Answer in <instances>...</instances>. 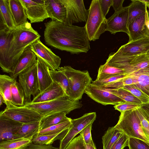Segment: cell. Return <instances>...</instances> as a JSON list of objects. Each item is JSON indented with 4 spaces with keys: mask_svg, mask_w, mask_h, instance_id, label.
Masks as SVG:
<instances>
[{
    "mask_svg": "<svg viewBox=\"0 0 149 149\" xmlns=\"http://www.w3.org/2000/svg\"><path fill=\"white\" fill-rule=\"evenodd\" d=\"M44 24V38L47 45L72 54L87 53L90 49L85 26H68L51 20Z\"/></svg>",
    "mask_w": 149,
    "mask_h": 149,
    "instance_id": "cell-1",
    "label": "cell"
},
{
    "mask_svg": "<svg viewBox=\"0 0 149 149\" xmlns=\"http://www.w3.org/2000/svg\"><path fill=\"white\" fill-rule=\"evenodd\" d=\"M41 36L27 21L14 30L10 45L7 70L11 73L22 54L25 49Z\"/></svg>",
    "mask_w": 149,
    "mask_h": 149,
    "instance_id": "cell-2",
    "label": "cell"
},
{
    "mask_svg": "<svg viewBox=\"0 0 149 149\" xmlns=\"http://www.w3.org/2000/svg\"><path fill=\"white\" fill-rule=\"evenodd\" d=\"M45 5L52 21L72 26L79 19L80 9L74 0H45Z\"/></svg>",
    "mask_w": 149,
    "mask_h": 149,
    "instance_id": "cell-3",
    "label": "cell"
},
{
    "mask_svg": "<svg viewBox=\"0 0 149 149\" xmlns=\"http://www.w3.org/2000/svg\"><path fill=\"white\" fill-rule=\"evenodd\" d=\"M82 106L79 100H72L65 95L49 101L27 103L23 106L30 108L45 117L61 112H65L68 114L74 110L81 108Z\"/></svg>",
    "mask_w": 149,
    "mask_h": 149,
    "instance_id": "cell-4",
    "label": "cell"
},
{
    "mask_svg": "<svg viewBox=\"0 0 149 149\" xmlns=\"http://www.w3.org/2000/svg\"><path fill=\"white\" fill-rule=\"evenodd\" d=\"M59 68L64 72L69 81V97L73 100L81 99L86 89L93 81L88 71L77 70L70 66Z\"/></svg>",
    "mask_w": 149,
    "mask_h": 149,
    "instance_id": "cell-5",
    "label": "cell"
},
{
    "mask_svg": "<svg viewBox=\"0 0 149 149\" xmlns=\"http://www.w3.org/2000/svg\"><path fill=\"white\" fill-rule=\"evenodd\" d=\"M114 127L129 137L138 139L149 145V139L143 130L136 109L120 113L118 121Z\"/></svg>",
    "mask_w": 149,
    "mask_h": 149,
    "instance_id": "cell-6",
    "label": "cell"
},
{
    "mask_svg": "<svg viewBox=\"0 0 149 149\" xmlns=\"http://www.w3.org/2000/svg\"><path fill=\"white\" fill-rule=\"evenodd\" d=\"M88 11L85 26L89 40L95 41L106 31L107 19L101 10L99 0H92Z\"/></svg>",
    "mask_w": 149,
    "mask_h": 149,
    "instance_id": "cell-7",
    "label": "cell"
},
{
    "mask_svg": "<svg viewBox=\"0 0 149 149\" xmlns=\"http://www.w3.org/2000/svg\"><path fill=\"white\" fill-rule=\"evenodd\" d=\"M18 78L19 82L25 95L24 104L30 103L32 101L31 96L33 98L40 92L37 61L29 69L19 75Z\"/></svg>",
    "mask_w": 149,
    "mask_h": 149,
    "instance_id": "cell-8",
    "label": "cell"
},
{
    "mask_svg": "<svg viewBox=\"0 0 149 149\" xmlns=\"http://www.w3.org/2000/svg\"><path fill=\"white\" fill-rule=\"evenodd\" d=\"M95 112L87 113L79 118L72 119V125L68 132L60 141L59 149H65L69 143L85 127L93 123L96 118Z\"/></svg>",
    "mask_w": 149,
    "mask_h": 149,
    "instance_id": "cell-9",
    "label": "cell"
},
{
    "mask_svg": "<svg viewBox=\"0 0 149 149\" xmlns=\"http://www.w3.org/2000/svg\"><path fill=\"white\" fill-rule=\"evenodd\" d=\"M0 113L22 124L40 121L44 117L36 111L23 106H14L6 108L1 111Z\"/></svg>",
    "mask_w": 149,
    "mask_h": 149,
    "instance_id": "cell-10",
    "label": "cell"
},
{
    "mask_svg": "<svg viewBox=\"0 0 149 149\" xmlns=\"http://www.w3.org/2000/svg\"><path fill=\"white\" fill-rule=\"evenodd\" d=\"M85 93L93 100L104 105H116L126 102L106 88L92 83L87 87Z\"/></svg>",
    "mask_w": 149,
    "mask_h": 149,
    "instance_id": "cell-11",
    "label": "cell"
},
{
    "mask_svg": "<svg viewBox=\"0 0 149 149\" xmlns=\"http://www.w3.org/2000/svg\"><path fill=\"white\" fill-rule=\"evenodd\" d=\"M31 23L43 22L49 18L45 5V0H20Z\"/></svg>",
    "mask_w": 149,
    "mask_h": 149,
    "instance_id": "cell-12",
    "label": "cell"
},
{
    "mask_svg": "<svg viewBox=\"0 0 149 149\" xmlns=\"http://www.w3.org/2000/svg\"><path fill=\"white\" fill-rule=\"evenodd\" d=\"M128 9L129 6L123 7L120 10L115 12L107 19L106 31L114 34L119 32H124L129 36Z\"/></svg>",
    "mask_w": 149,
    "mask_h": 149,
    "instance_id": "cell-13",
    "label": "cell"
},
{
    "mask_svg": "<svg viewBox=\"0 0 149 149\" xmlns=\"http://www.w3.org/2000/svg\"><path fill=\"white\" fill-rule=\"evenodd\" d=\"M30 46L37 56L40 58L47 65L50 70H55L60 67L61 59L49 48L38 40Z\"/></svg>",
    "mask_w": 149,
    "mask_h": 149,
    "instance_id": "cell-14",
    "label": "cell"
},
{
    "mask_svg": "<svg viewBox=\"0 0 149 149\" xmlns=\"http://www.w3.org/2000/svg\"><path fill=\"white\" fill-rule=\"evenodd\" d=\"M149 51V36H146L128 42L122 46L116 52L125 55L147 54Z\"/></svg>",
    "mask_w": 149,
    "mask_h": 149,
    "instance_id": "cell-15",
    "label": "cell"
},
{
    "mask_svg": "<svg viewBox=\"0 0 149 149\" xmlns=\"http://www.w3.org/2000/svg\"><path fill=\"white\" fill-rule=\"evenodd\" d=\"M22 124L0 113V142L17 139L16 134Z\"/></svg>",
    "mask_w": 149,
    "mask_h": 149,
    "instance_id": "cell-16",
    "label": "cell"
},
{
    "mask_svg": "<svg viewBox=\"0 0 149 149\" xmlns=\"http://www.w3.org/2000/svg\"><path fill=\"white\" fill-rule=\"evenodd\" d=\"M37 58L36 55L28 46L20 57L10 76L16 79L29 69L37 62Z\"/></svg>",
    "mask_w": 149,
    "mask_h": 149,
    "instance_id": "cell-17",
    "label": "cell"
},
{
    "mask_svg": "<svg viewBox=\"0 0 149 149\" xmlns=\"http://www.w3.org/2000/svg\"><path fill=\"white\" fill-rule=\"evenodd\" d=\"M148 12L147 10L145 13L135 19L129 25L128 42L146 36H149V31L146 24Z\"/></svg>",
    "mask_w": 149,
    "mask_h": 149,
    "instance_id": "cell-18",
    "label": "cell"
},
{
    "mask_svg": "<svg viewBox=\"0 0 149 149\" xmlns=\"http://www.w3.org/2000/svg\"><path fill=\"white\" fill-rule=\"evenodd\" d=\"M14 30L8 29L0 31V66L3 71L6 72L11 41Z\"/></svg>",
    "mask_w": 149,
    "mask_h": 149,
    "instance_id": "cell-19",
    "label": "cell"
},
{
    "mask_svg": "<svg viewBox=\"0 0 149 149\" xmlns=\"http://www.w3.org/2000/svg\"><path fill=\"white\" fill-rule=\"evenodd\" d=\"M65 95H66L60 85L53 81L49 86L33 98L31 103H37L49 101Z\"/></svg>",
    "mask_w": 149,
    "mask_h": 149,
    "instance_id": "cell-20",
    "label": "cell"
},
{
    "mask_svg": "<svg viewBox=\"0 0 149 149\" xmlns=\"http://www.w3.org/2000/svg\"><path fill=\"white\" fill-rule=\"evenodd\" d=\"M37 58L39 93H41L49 86L53 80L50 73V70L47 65L38 56Z\"/></svg>",
    "mask_w": 149,
    "mask_h": 149,
    "instance_id": "cell-21",
    "label": "cell"
},
{
    "mask_svg": "<svg viewBox=\"0 0 149 149\" xmlns=\"http://www.w3.org/2000/svg\"><path fill=\"white\" fill-rule=\"evenodd\" d=\"M8 1L16 27L22 25L28 21L25 9L20 0H8Z\"/></svg>",
    "mask_w": 149,
    "mask_h": 149,
    "instance_id": "cell-22",
    "label": "cell"
},
{
    "mask_svg": "<svg viewBox=\"0 0 149 149\" xmlns=\"http://www.w3.org/2000/svg\"><path fill=\"white\" fill-rule=\"evenodd\" d=\"M16 80L6 74L0 75V93L3 96L6 108H10L14 106L12 103L11 85Z\"/></svg>",
    "mask_w": 149,
    "mask_h": 149,
    "instance_id": "cell-23",
    "label": "cell"
},
{
    "mask_svg": "<svg viewBox=\"0 0 149 149\" xmlns=\"http://www.w3.org/2000/svg\"><path fill=\"white\" fill-rule=\"evenodd\" d=\"M126 77H130L136 81L135 84L149 97V66L139 70Z\"/></svg>",
    "mask_w": 149,
    "mask_h": 149,
    "instance_id": "cell-24",
    "label": "cell"
},
{
    "mask_svg": "<svg viewBox=\"0 0 149 149\" xmlns=\"http://www.w3.org/2000/svg\"><path fill=\"white\" fill-rule=\"evenodd\" d=\"M40 120L23 124L16 134V139L24 138L32 140L40 130Z\"/></svg>",
    "mask_w": 149,
    "mask_h": 149,
    "instance_id": "cell-25",
    "label": "cell"
},
{
    "mask_svg": "<svg viewBox=\"0 0 149 149\" xmlns=\"http://www.w3.org/2000/svg\"><path fill=\"white\" fill-rule=\"evenodd\" d=\"M67 114L65 112H61L44 117L40 120V130L71 120V118L66 116Z\"/></svg>",
    "mask_w": 149,
    "mask_h": 149,
    "instance_id": "cell-26",
    "label": "cell"
},
{
    "mask_svg": "<svg viewBox=\"0 0 149 149\" xmlns=\"http://www.w3.org/2000/svg\"><path fill=\"white\" fill-rule=\"evenodd\" d=\"M131 1L128 6V27L135 19L145 13L147 10L146 5L140 0H132Z\"/></svg>",
    "mask_w": 149,
    "mask_h": 149,
    "instance_id": "cell-27",
    "label": "cell"
},
{
    "mask_svg": "<svg viewBox=\"0 0 149 149\" xmlns=\"http://www.w3.org/2000/svg\"><path fill=\"white\" fill-rule=\"evenodd\" d=\"M123 133L114 126L109 127L102 138L103 149H110Z\"/></svg>",
    "mask_w": 149,
    "mask_h": 149,
    "instance_id": "cell-28",
    "label": "cell"
},
{
    "mask_svg": "<svg viewBox=\"0 0 149 149\" xmlns=\"http://www.w3.org/2000/svg\"><path fill=\"white\" fill-rule=\"evenodd\" d=\"M123 74H125L122 70L110 65L105 63L101 65L99 68L97 77L95 80H100L106 79L112 77Z\"/></svg>",
    "mask_w": 149,
    "mask_h": 149,
    "instance_id": "cell-29",
    "label": "cell"
},
{
    "mask_svg": "<svg viewBox=\"0 0 149 149\" xmlns=\"http://www.w3.org/2000/svg\"><path fill=\"white\" fill-rule=\"evenodd\" d=\"M59 67L56 70H50V73L53 81L59 84L65 95L69 97L70 88L69 81L64 72Z\"/></svg>",
    "mask_w": 149,
    "mask_h": 149,
    "instance_id": "cell-30",
    "label": "cell"
},
{
    "mask_svg": "<svg viewBox=\"0 0 149 149\" xmlns=\"http://www.w3.org/2000/svg\"><path fill=\"white\" fill-rule=\"evenodd\" d=\"M0 15L9 29L14 30L17 28L10 10L8 0H0Z\"/></svg>",
    "mask_w": 149,
    "mask_h": 149,
    "instance_id": "cell-31",
    "label": "cell"
},
{
    "mask_svg": "<svg viewBox=\"0 0 149 149\" xmlns=\"http://www.w3.org/2000/svg\"><path fill=\"white\" fill-rule=\"evenodd\" d=\"M10 87L12 104L17 106H23L24 104L25 95L22 87L16 80Z\"/></svg>",
    "mask_w": 149,
    "mask_h": 149,
    "instance_id": "cell-32",
    "label": "cell"
},
{
    "mask_svg": "<svg viewBox=\"0 0 149 149\" xmlns=\"http://www.w3.org/2000/svg\"><path fill=\"white\" fill-rule=\"evenodd\" d=\"M68 130L65 131L61 133L45 135H35L32 140L34 144L51 145L55 141L62 140L68 132Z\"/></svg>",
    "mask_w": 149,
    "mask_h": 149,
    "instance_id": "cell-33",
    "label": "cell"
},
{
    "mask_svg": "<svg viewBox=\"0 0 149 149\" xmlns=\"http://www.w3.org/2000/svg\"><path fill=\"white\" fill-rule=\"evenodd\" d=\"M32 140L18 138L0 142V149H24Z\"/></svg>",
    "mask_w": 149,
    "mask_h": 149,
    "instance_id": "cell-34",
    "label": "cell"
},
{
    "mask_svg": "<svg viewBox=\"0 0 149 149\" xmlns=\"http://www.w3.org/2000/svg\"><path fill=\"white\" fill-rule=\"evenodd\" d=\"M71 120L40 130L36 135H52L61 133L65 131L68 130L72 124Z\"/></svg>",
    "mask_w": 149,
    "mask_h": 149,
    "instance_id": "cell-35",
    "label": "cell"
},
{
    "mask_svg": "<svg viewBox=\"0 0 149 149\" xmlns=\"http://www.w3.org/2000/svg\"><path fill=\"white\" fill-rule=\"evenodd\" d=\"M107 89L126 102L140 104H143L140 100L130 92L123 88L116 89Z\"/></svg>",
    "mask_w": 149,
    "mask_h": 149,
    "instance_id": "cell-36",
    "label": "cell"
},
{
    "mask_svg": "<svg viewBox=\"0 0 149 149\" xmlns=\"http://www.w3.org/2000/svg\"><path fill=\"white\" fill-rule=\"evenodd\" d=\"M129 92L138 99L143 104L149 103V97L135 84L126 85L122 88Z\"/></svg>",
    "mask_w": 149,
    "mask_h": 149,
    "instance_id": "cell-37",
    "label": "cell"
},
{
    "mask_svg": "<svg viewBox=\"0 0 149 149\" xmlns=\"http://www.w3.org/2000/svg\"><path fill=\"white\" fill-rule=\"evenodd\" d=\"M65 149H86L82 136L80 134L74 137L69 143Z\"/></svg>",
    "mask_w": 149,
    "mask_h": 149,
    "instance_id": "cell-38",
    "label": "cell"
},
{
    "mask_svg": "<svg viewBox=\"0 0 149 149\" xmlns=\"http://www.w3.org/2000/svg\"><path fill=\"white\" fill-rule=\"evenodd\" d=\"M128 147L129 149H149V145L137 138L129 137Z\"/></svg>",
    "mask_w": 149,
    "mask_h": 149,
    "instance_id": "cell-39",
    "label": "cell"
},
{
    "mask_svg": "<svg viewBox=\"0 0 149 149\" xmlns=\"http://www.w3.org/2000/svg\"><path fill=\"white\" fill-rule=\"evenodd\" d=\"M126 75L125 74H121L111 77L106 79L100 80H95L92 81L91 83L99 86H102L108 84L118 81L125 77Z\"/></svg>",
    "mask_w": 149,
    "mask_h": 149,
    "instance_id": "cell-40",
    "label": "cell"
},
{
    "mask_svg": "<svg viewBox=\"0 0 149 149\" xmlns=\"http://www.w3.org/2000/svg\"><path fill=\"white\" fill-rule=\"evenodd\" d=\"M129 138L123 132L110 149H123L128 146Z\"/></svg>",
    "mask_w": 149,
    "mask_h": 149,
    "instance_id": "cell-41",
    "label": "cell"
},
{
    "mask_svg": "<svg viewBox=\"0 0 149 149\" xmlns=\"http://www.w3.org/2000/svg\"><path fill=\"white\" fill-rule=\"evenodd\" d=\"M93 123H91L87 125L79 133L82 136L86 144H92L94 143L92 139L91 134Z\"/></svg>",
    "mask_w": 149,
    "mask_h": 149,
    "instance_id": "cell-42",
    "label": "cell"
},
{
    "mask_svg": "<svg viewBox=\"0 0 149 149\" xmlns=\"http://www.w3.org/2000/svg\"><path fill=\"white\" fill-rule=\"evenodd\" d=\"M142 104L129 102H125L114 105V107L115 109L121 113L139 108Z\"/></svg>",
    "mask_w": 149,
    "mask_h": 149,
    "instance_id": "cell-43",
    "label": "cell"
},
{
    "mask_svg": "<svg viewBox=\"0 0 149 149\" xmlns=\"http://www.w3.org/2000/svg\"><path fill=\"white\" fill-rule=\"evenodd\" d=\"M136 111L140 120L144 132L149 139V123L144 117L139 108L136 109Z\"/></svg>",
    "mask_w": 149,
    "mask_h": 149,
    "instance_id": "cell-44",
    "label": "cell"
},
{
    "mask_svg": "<svg viewBox=\"0 0 149 149\" xmlns=\"http://www.w3.org/2000/svg\"><path fill=\"white\" fill-rule=\"evenodd\" d=\"M101 10L104 16L106 17L110 7L112 6V0H99Z\"/></svg>",
    "mask_w": 149,
    "mask_h": 149,
    "instance_id": "cell-45",
    "label": "cell"
},
{
    "mask_svg": "<svg viewBox=\"0 0 149 149\" xmlns=\"http://www.w3.org/2000/svg\"><path fill=\"white\" fill-rule=\"evenodd\" d=\"M24 149H59V148L54 147L51 145L34 144L32 142Z\"/></svg>",
    "mask_w": 149,
    "mask_h": 149,
    "instance_id": "cell-46",
    "label": "cell"
},
{
    "mask_svg": "<svg viewBox=\"0 0 149 149\" xmlns=\"http://www.w3.org/2000/svg\"><path fill=\"white\" fill-rule=\"evenodd\" d=\"M139 108L144 117L149 122V103L143 104Z\"/></svg>",
    "mask_w": 149,
    "mask_h": 149,
    "instance_id": "cell-47",
    "label": "cell"
},
{
    "mask_svg": "<svg viewBox=\"0 0 149 149\" xmlns=\"http://www.w3.org/2000/svg\"><path fill=\"white\" fill-rule=\"evenodd\" d=\"M124 1V0H112V6L115 12H118L123 8V4Z\"/></svg>",
    "mask_w": 149,
    "mask_h": 149,
    "instance_id": "cell-48",
    "label": "cell"
},
{
    "mask_svg": "<svg viewBox=\"0 0 149 149\" xmlns=\"http://www.w3.org/2000/svg\"><path fill=\"white\" fill-rule=\"evenodd\" d=\"M86 149H97L95 143L92 144H86Z\"/></svg>",
    "mask_w": 149,
    "mask_h": 149,
    "instance_id": "cell-49",
    "label": "cell"
},
{
    "mask_svg": "<svg viewBox=\"0 0 149 149\" xmlns=\"http://www.w3.org/2000/svg\"><path fill=\"white\" fill-rule=\"evenodd\" d=\"M3 103H5L4 98L3 95L0 93V106H1Z\"/></svg>",
    "mask_w": 149,
    "mask_h": 149,
    "instance_id": "cell-50",
    "label": "cell"
},
{
    "mask_svg": "<svg viewBox=\"0 0 149 149\" xmlns=\"http://www.w3.org/2000/svg\"><path fill=\"white\" fill-rule=\"evenodd\" d=\"M147 8H148V10L149 15V6H147Z\"/></svg>",
    "mask_w": 149,
    "mask_h": 149,
    "instance_id": "cell-51",
    "label": "cell"
},
{
    "mask_svg": "<svg viewBox=\"0 0 149 149\" xmlns=\"http://www.w3.org/2000/svg\"><path fill=\"white\" fill-rule=\"evenodd\" d=\"M147 54L149 58V51H148V53H147Z\"/></svg>",
    "mask_w": 149,
    "mask_h": 149,
    "instance_id": "cell-52",
    "label": "cell"
},
{
    "mask_svg": "<svg viewBox=\"0 0 149 149\" xmlns=\"http://www.w3.org/2000/svg\"><path fill=\"white\" fill-rule=\"evenodd\" d=\"M149 6V4H148V5H147V6Z\"/></svg>",
    "mask_w": 149,
    "mask_h": 149,
    "instance_id": "cell-53",
    "label": "cell"
},
{
    "mask_svg": "<svg viewBox=\"0 0 149 149\" xmlns=\"http://www.w3.org/2000/svg\"></svg>",
    "mask_w": 149,
    "mask_h": 149,
    "instance_id": "cell-54",
    "label": "cell"
}]
</instances>
